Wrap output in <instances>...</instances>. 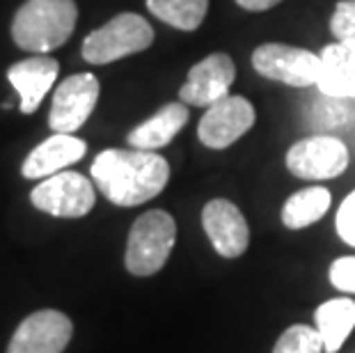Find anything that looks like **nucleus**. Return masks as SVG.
Listing matches in <instances>:
<instances>
[{
	"label": "nucleus",
	"instance_id": "obj_7",
	"mask_svg": "<svg viewBox=\"0 0 355 353\" xmlns=\"http://www.w3.org/2000/svg\"><path fill=\"white\" fill-rule=\"evenodd\" d=\"M349 147L335 136H309L293 142L286 152V170L307 182L335 179L349 168Z\"/></svg>",
	"mask_w": 355,
	"mask_h": 353
},
{
	"label": "nucleus",
	"instance_id": "obj_2",
	"mask_svg": "<svg viewBox=\"0 0 355 353\" xmlns=\"http://www.w3.org/2000/svg\"><path fill=\"white\" fill-rule=\"evenodd\" d=\"M78 7L73 0H26L14 14L12 40L30 53H49L73 35Z\"/></svg>",
	"mask_w": 355,
	"mask_h": 353
},
{
	"label": "nucleus",
	"instance_id": "obj_18",
	"mask_svg": "<svg viewBox=\"0 0 355 353\" xmlns=\"http://www.w3.org/2000/svg\"><path fill=\"white\" fill-rule=\"evenodd\" d=\"M332 205V195L323 186H307L303 191L289 195L282 207V225L289 230H305L309 225L319 223L328 214Z\"/></svg>",
	"mask_w": 355,
	"mask_h": 353
},
{
	"label": "nucleus",
	"instance_id": "obj_21",
	"mask_svg": "<svg viewBox=\"0 0 355 353\" xmlns=\"http://www.w3.org/2000/svg\"><path fill=\"white\" fill-rule=\"evenodd\" d=\"M330 33L337 42L355 40V0H339L330 19Z\"/></svg>",
	"mask_w": 355,
	"mask_h": 353
},
{
	"label": "nucleus",
	"instance_id": "obj_5",
	"mask_svg": "<svg viewBox=\"0 0 355 353\" xmlns=\"http://www.w3.org/2000/svg\"><path fill=\"white\" fill-rule=\"evenodd\" d=\"M254 71L291 87H314L321 76V53L289 44H261L252 53Z\"/></svg>",
	"mask_w": 355,
	"mask_h": 353
},
{
	"label": "nucleus",
	"instance_id": "obj_22",
	"mask_svg": "<svg viewBox=\"0 0 355 353\" xmlns=\"http://www.w3.org/2000/svg\"><path fill=\"white\" fill-rule=\"evenodd\" d=\"M328 275H330V284L337 291L355 296V255L332 261Z\"/></svg>",
	"mask_w": 355,
	"mask_h": 353
},
{
	"label": "nucleus",
	"instance_id": "obj_15",
	"mask_svg": "<svg viewBox=\"0 0 355 353\" xmlns=\"http://www.w3.org/2000/svg\"><path fill=\"white\" fill-rule=\"evenodd\" d=\"M319 92L330 99H355V40L328 44L321 51Z\"/></svg>",
	"mask_w": 355,
	"mask_h": 353
},
{
	"label": "nucleus",
	"instance_id": "obj_8",
	"mask_svg": "<svg viewBox=\"0 0 355 353\" xmlns=\"http://www.w3.org/2000/svg\"><path fill=\"white\" fill-rule=\"evenodd\" d=\"M257 112L245 96L230 94L209 106L198 124V138L209 149H227L254 126Z\"/></svg>",
	"mask_w": 355,
	"mask_h": 353
},
{
	"label": "nucleus",
	"instance_id": "obj_14",
	"mask_svg": "<svg viewBox=\"0 0 355 353\" xmlns=\"http://www.w3.org/2000/svg\"><path fill=\"white\" fill-rule=\"evenodd\" d=\"M58 71H60L58 60L49 55H33L10 67L7 78H10L12 87L21 96L19 110L24 115H33L40 108L42 99L49 94V89L58 78Z\"/></svg>",
	"mask_w": 355,
	"mask_h": 353
},
{
	"label": "nucleus",
	"instance_id": "obj_13",
	"mask_svg": "<svg viewBox=\"0 0 355 353\" xmlns=\"http://www.w3.org/2000/svg\"><path fill=\"white\" fill-rule=\"evenodd\" d=\"M87 152V142L76 138L73 133H55L42 145H37L26 156L21 165V175L26 179H46L62 172L69 165L78 163Z\"/></svg>",
	"mask_w": 355,
	"mask_h": 353
},
{
	"label": "nucleus",
	"instance_id": "obj_12",
	"mask_svg": "<svg viewBox=\"0 0 355 353\" xmlns=\"http://www.w3.org/2000/svg\"><path fill=\"white\" fill-rule=\"evenodd\" d=\"M236 78V67L227 53H211L191 67L186 83L179 89V99L188 106L209 108L225 96Z\"/></svg>",
	"mask_w": 355,
	"mask_h": 353
},
{
	"label": "nucleus",
	"instance_id": "obj_16",
	"mask_svg": "<svg viewBox=\"0 0 355 353\" xmlns=\"http://www.w3.org/2000/svg\"><path fill=\"white\" fill-rule=\"evenodd\" d=\"M191 112H188V103L175 101V103H165V106L145 119L142 124H138L135 129L126 136V142L133 149H147V152H156L165 145H170L175 140L177 133L184 129Z\"/></svg>",
	"mask_w": 355,
	"mask_h": 353
},
{
	"label": "nucleus",
	"instance_id": "obj_24",
	"mask_svg": "<svg viewBox=\"0 0 355 353\" xmlns=\"http://www.w3.org/2000/svg\"><path fill=\"white\" fill-rule=\"evenodd\" d=\"M279 3H282V0H236V5L243 7L245 12H266V10H273Z\"/></svg>",
	"mask_w": 355,
	"mask_h": 353
},
{
	"label": "nucleus",
	"instance_id": "obj_10",
	"mask_svg": "<svg viewBox=\"0 0 355 353\" xmlns=\"http://www.w3.org/2000/svg\"><path fill=\"white\" fill-rule=\"evenodd\" d=\"M73 337V324L64 312L37 310L14 330L7 353H62Z\"/></svg>",
	"mask_w": 355,
	"mask_h": 353
},
{
	"label": "nucleus",
	"instance_id": "obj_19",
	"mask_svg": "<svg viewBox=\"0 0 355 353\" xmlns=\"http://www.w3.org/2000/svg\"><path fill=\"white\" fill-rule=\"evenodd\" d=\"M209 3L211 0H147V10L163 24L193 33L207 19Z\"/></svg>",
	"mask_w": 355,
	"mask_h": 353
},
{
	"label": "nucleus",
	"instance_id": "obj_23",
	"mask_svg": "<svg viewBox=\"0 0 355 353\" xmlns=\"http://www.w3.org/2000/svg\"><path fill=\"white\" fill-rule=\"evenodd\" d=\"M335 230L344 243L355 248V191L344 198L335 216Z\"/></svg>",
	"mask_w": 355,
	"mask_h": 353
},
{
	"label": "nucleus",
	"instance_id": "obj_1",
	"mask_svg": "<svg viewBox=\"0 0 355 353\" xmlns=\"http://www.w3.org/2000/svg\"><path fill=\"white\" fill-rule=\"evenodd\" d=\"M92 179L112 205L138 207L163 193L170 163L147 149H103L92 163Z\"/></svg>",
	"mask_w": 355,
	"mask_h": 353
},
{
	"label": "nucleus",
	"instance_id": "obj_9",
	"mask_svg": "<svg viewBox=\"0 0 355 353\" xmlns=\"http://www.w3.org/2000/svg\"><path fill=\"white\" fill-rule=\"evenodd\" d=\"M101 85L94 74H73L58 85L53 94L49 126L55 133H76L99 101Z\"/></svg>",
	"mask_w": 355,
	"mask_h": 353
},
{
	"label": "nucleus",
	"instance_id": "obj_4",
	"mask_svg": "<svg viewBox=\"0 0 355 353\" xmlns=\"http://www.w3.org/2000/svg\"><path fill=\"white\" fill-rule=\"evenodd\" d=\"M154 44V28L135 12H122L108 24L92 30L80 46L83 60L89 64H110L115 60L142 53Z\"/></svg>",
	"mask_w": 355,
	"mask_h": 353
},
{
	"label": "nucleus",
	"instance_id": "obj_11",
	"mask_svg": "<svg viewBox=\"0 0 355 353\" xmlns=\"http://www.w3.org/2000/svg\"><path fill=\"white\" fill-rule=\"evenodd\" d=\"M202 227L214 250L225 259L241 257L250 246V225L232 200H209L202 209Z\"/></svg>",
	"mask_w": 355,
	"mask_h": 353
},
{
	"label": "nucleus",
	"instance_id": "obj_20",
	"mask_svg": "<svg viewBox=\"0 0 355 353\" xmlns=\"http://www.w3.org/2000/svg\"><path fill=\"white\" fill-rule=\"evenodd\" d=\"M273 353H323L319 330L305 324H293L277 337Z\"/></svg>",
	"mask_w": 355,
	"mask_h": 353
},
{
	"label": "nucleus",
	"instance_id": "obj_17",
	"mask_svg": "<svg viewBox=\"0 0 355 353\" xmlns=\"http://www.w3.org/2000/svg\"><path fill=\"white\" fill-rule=\"evenodd\" d=\"M314 328L319 330L323 351L337 353L355 328V300L342 296L321 303L314 312Z\"/></svg>",
	"mask_w": 355,
	"mask_h": 353
},
{
	"label": "nucleus",
	"instance_id": "obj_6",
	"mask_svg": "<svg viewBox=\"0 0 355 353\" xmlns=\"http://www.w3.org/2000/svg\"><path fill=\"white\" fill-rule=\"evenodd\" d=\"M30 202L40 212L55 218H83L94 209V184L80 172L62 170L46 177L30 193Z\"/></svg>",
	"mask_w": 355,
	"mask_h": 353
},
{
	"label": "nucleus",
	"instance_id": "obj_3",
	"mask_svg": "<svg viewBox=\"0 0 355 353\" xmlns=\"http://www.w3.org/2000/svg\"><path fill=\"white\" fill-rule=\"evenodd\" d=\"M177 243V223L163 209L142 214L131 225L126 241L124 264L135 277H149L168 264L172 248Z\"/></svg>",
	"mask_w": 355,
	"mask_h": 353
}]
</instances>
